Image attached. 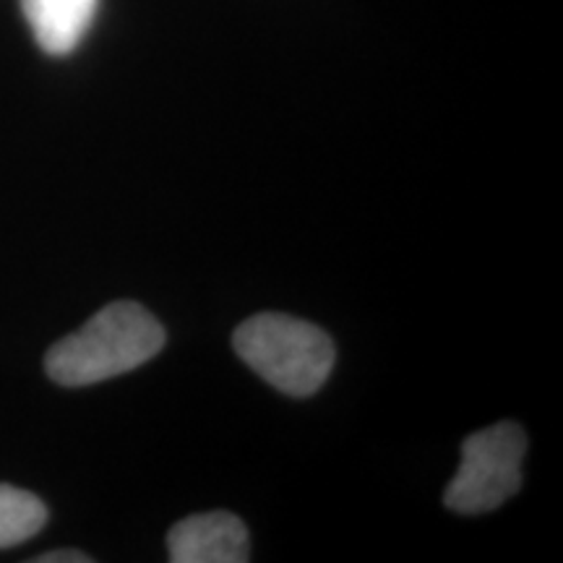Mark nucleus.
I'll list each match as a JSON object with an SVG mask.
<instances>
[{
  "label": "nucleus",
  "mask_w": 563,
  "mask_h": 563,
  "mask_svg": "<svg viewBox=\"0 0 563 563\" xmlns=\"http://www.w3.org/2000/svg\"><path fill=\"white\" fill-rule=\"evenodd\" d=\"M47 522V506L30 490L0 485V548L34 538Z\"/></svg>",
  "instance_id": "nucleus-6"
},
{
  "label": "nucleus",
  "mask_w": 563,
  "mask_h": 563,
  "mask_svg": "<svg viewBox=\"0 0 563 563\" xmlns=\"http://www.w3.org/2000/svg\"><path fill=\"white\" fill-rule=\"evenodd\" d=\"M527 435L517 422L483 428L462 443V464L446 485L443 504L456 514H485L522 488Z\"/></svg>",
  "instance_id": "nucleus-3"
},
{
  "label": "nucleus",
  "mask_w": 563,
  "mask_h": 563,
  "mask_svg": "<svg viewBox=\"0 0 563 563\" xmlns=\"http://www.w3.org/2000/svg\"><path fill=\"white\" fill-rule=\"evenodd\" d=\"M232 344L251 371L287 397L319 391L336 361L332 336L287 313L251 316L235 329Z\"/></svg>",
  "instance_id": "nucleus-2"
},
{
  "label": "nucleus",
  "mask_w": 563,
  "mask_h": 563,
  "mask_svg": "<svg viewBox=\"0 0 563 563\" xmlns=\"http://www.w3.org/2000/svg\"><path fill=\"white\" fill-rule=\"evenodd\" d=\"M100 0H21L37 45L47 55H68L87 37Z\"/></svg>",
  "instance_id": "nucleus-5"
},
{
  "label": "nucleus",
  "mask_w": 563,
  "mask_h": 563,
  "mask_svg": "<svg viewBox=\"0 0 563 563\" xmlns=\"http://www.w3.org/2000/svg\"><path fill=\"white\" fill-rule=\"evenodd\" d=\"M37 563H89L91 559L87 553L79 551H55V553H45L34 559Z\"/></svg>",
  "instance_id": "nucleus-7"
},
{
  "label": "nucleus",
  "mask_w": 563,
  "mask_h": 563,
  "mask_svg": "<svg viewBox=\"0 0 563 563\" xmlns=\"http://www.w3.org/2000/svg\"><path fill=\"white\" fill-rule=\"evenodd\" d=\"M167 551L173 563H245L251 540L235 514L209 511L175 525L167 534Z\"/></svg>",
  "instance_id": "nucleus-4"
},
{
  "label": "nucleus",
  "mask_w": 563,
  "mask_h": 563,
  "mask_svg": "<svg viewBox=\"0 0 563 563\" xmlns=\"http://www.w3.org/2000/svg\"><path fill=\"white\" fill-rule=\"evenodd\" d=\"M162 323L133 300L104 306L76 334L45 355V371L60 386H91L136 371L165 347Z\"/></svg>",
  "instance_id": "nucleus-1"
}]
</instances>
